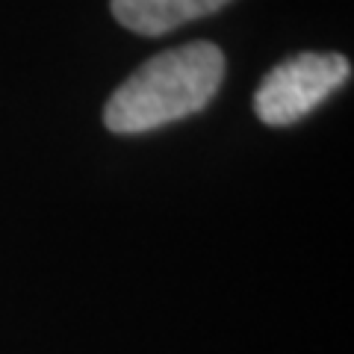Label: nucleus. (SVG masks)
I'll return each mask as SVG.
<instances>
[{"instance_id": "1", "label": "nucleus", "mask_w": 354, "mask_h": 354, "mask_svg": "<svg viewBox=\"0 0 354 354\" xmlns=\"http://www.w3.org/2000/svg\"><path fill=\"white\" fill-rule=\"evenodd\" d=\"M225 80V53L213 41H192L148 59L121 83L104 106L113 133H148L195 115L213 101Z\"/></svg>"}, {"instance_id": "3", "label": "nucleus", "mask_w": 354, "mask_h": 354, "mask_svg": "<svg viewBox=\"0 0 354 354\" xmlns=\"http://www.w3.org/2000/svg\"><path fill=\"white\" fill-rule=\"evenodd\" d=\"M230 0H113V15L136 36H162L195 18L213 15Z\"/></svg>"}, {"instance_id": "2", "label": "nucleus", "mask_w": 354, "mask_h": 354, "mask_svg": "<svg viewBox=\"0 0 354 354\" xmlns=\"http://www.w3.org/2000/svg\"><path fill=\"white\" fill-rule=\"evenodd\" d=\"M348 77L351 62L339 53H295L260 80L254 113L269 127H290L313 113Z\"/></svg>"}]
</instances>
